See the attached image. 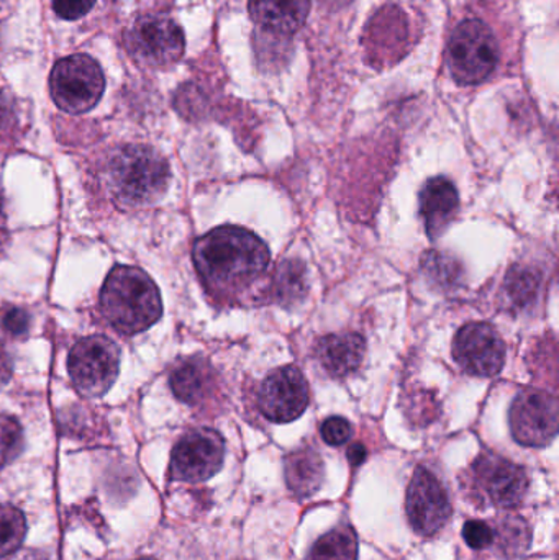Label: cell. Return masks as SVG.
I'll return each mask as SVG.
<instances>
[{"label": "cell", "instance_id": "cell-1", "mask_svg": "<svg viewBox=\"0 0 559 560\" xmlns=\"http://www.w3.org/2000/svg\"><path fill=\"white\" fill-rule=\"evenodd\" d=\"M194 265L207 289L232 292L248 285L268 268V246L242 226H220L197 240Z\"/></svg>", "mask_w": 559, "mask_h": 560}, {"label": "cell", "instance_id": "cell-2", "mask_svg": "<svg viewBox=\"0 0 559 560\" xmlns=\"http://www.w3.org/2000/svg\"><path fill=\"white\" fill-rule=\"evenodd\" d=\"M101 310L107 322L124 335L147 331L163 315L160 290L147 272L117 266L105 279Z\"/></svg>", "mask_w": 559, "mask_h": 560}, {"label": "cell", "instance_id": "cell-3", "mask_svg": "<svg viewBox=\"0 0 559 560\" xmlns=\"http://www.w3.org/2000/svg\"><path fill=\"white\" fill-rule=\"evenodd\" d=\"M167 161L144 144H127L108 158L105 184L121 207H144L156 202L170 186Z\"/></svg>", "mask_w": 559, "mask_h": 560}, {"label": "cell", "instance_id": "cell-4", "mask_svg": "<svg viewBox=\"0 0 559 560\" xmlns=\"http://www.w3.org/2000/svg\"><path fill=\"white\" fill-rule=\"evenodd\" d=\"M469 497L482 509H517L528 490L524 467L494 453H485L473 463L466 479Z\"/></svg>", "mask_w": 559, "mask_h": 560}, {"label": "cell", "instance_id": "cell-5", "mask_svg": "<svg viewBox=\"0 0 559 560\" xmlns=\"http://www.w3.org/2000/svg\"><path fill=\"white\" fill-rule=\"evenodd\" d=\"M499 61L494 33L479 20L459 23L449 43V66L453 78L463 85L481 84Z\"/></svg>", "mask_w": 559, "mask_h": 560}, {"label": "cell", "instance_id": "cell-6", "mask_svg": "<svg viewBox=\"0 0 559 560\" xmlns=\"http://www.w3.org/2000/svg\"><path fill=\"white\" fill-rule=\"evenodd\" d=\"M53 101L61 110L78 115L94 108L105 91L101 66L88 55L59 59L49 75Z\"/></svg>", "mask_w": 559, "mask_h": 560}, {"label": "cell", "instance_id": "cell-7", "mask_svg": "<svg viewBox=\"0 0 559 560\" xmlns=\"http://www.w3.org/2000/svg\"><path fill=\"white\" fill-rule=\"evenodd\" d=\"M124 42L128 55L143 68H167L183 58L186 48L180 26L161 13L138 16L125 32Z\"/></svg>", "mask_w": 559, "mask_h": 560}, {"label": "cell", "instance_id": "cell-8", "mask_svg": "<svg viewBox=\"0 0 559 560\" xmlns=\"http://www.w3.org/2000/svg\"><path fill=\"white\" fill-rule=\"evenodd\" d=\"M118 368L120 352L105 336H88L69 352V377L85 397L104 395L117 381Z\"/></svg>", "mask_w": 559, "mask_h": 560}, {"label": "cell", "instance_id": "cell-9", "mask_svg": "<svg viewBox=\"0 0 559 560\" xmlns=\"http://www.w3.org/2000/svg\"><path fill=\"white\" fill-rule=\"evenodd\" d=\"M225 441L209 428L184 434L171 454L170 476L176 482H206L222 469Z\"/></svg>", "mask_w": 559, "mask_h": 560}, {"label": "cell", "instance_id": "cell-10", "mask_svg": "<svg viewBox=\"0 0 559 560\" xmlns=\"http://www.w3.org/2000/svg\"><path fill=\"white\" fill-rule=\"evenodd\" d=\"M509 423L522 446H548L558 433V400L548 392L525 388L512 404Z\"/></svg>", "mask_w": 559, "mask_h": 560}, {"label": "cell", "instance_id": "cell-11", "mask_svg": "<svg viewBox=\"0 0 559 560\" xmlns=\"http://www.w3.org/2000/svg\"><path fill=\"white\" fill-rule=\"evenodd\" d=\"M406 512L410 526L420 536H435L452 518L449 492L427 467H417L414 472L407 489Z\"/></svg>", "mask_w": 559, "mask_h": 560}, {"label": "cell", "instance_id": "cell-12", "mask_svg": "<svg viewBox=\"0 0 559 560\" xmlns=\"http://www.w3.org/2000/svg\"><path fill=\"white\" fill-rule=\"evenodd\" d=\"M307 381L294 365L276 369L263 381L258 392V407L263 417L272 423H291L302 417L308 407Z\"/></svg>", "mask_w": 559, "mask_h": 560}, {"label": "cell", "instance_id": "cell-13", "mask_svg": "<svg viewBox=\"0 0 559 560\" xmlns=\"http://www.w3.org/2000/svg\"><path fill=\"white\" fill-rule=\"evenodd\" d=\"M453 358L476 377H494L505 364V345L488 323H468L453 339Z\"/></svg>", "mask_w": 559, "mask_h": 560}, {"label": "cell", "instance_id": "cell-14", "mask_svg": "<svg viewBox=\"0 0 559 560\" xmlns=\"http://www.w3.org/2000/svg\"><path fill=\"white\" fill-rule=\"evenodd\" d=\"M419 202L420 217L426 225L427 235L436 240L445 233L458 213V190H456L455 184L446 177H433L423 186Z\"/></svg>", "mask_w": 559, "mask_h": 560}, {"label": "cell", "instance_id": "cell-15", "mask_svg": "<svg viewBox=\"0 0 559 560\" xmlns=\"http://www.w3.org/2000/svg\"><path fill=\"white\" fill-rule=\"evenodd\" d=\"M366 354V341L358 332L327 335L317 342L315 355L330 377L343 378L361 368Z\"/></svg>", "mask_w": 559, "mask_h": 560}, {"label": "cell", "instance_id": "cell-16", "mask_svg": "<svg viewBox=\"0 0 559 560\" xmlns=\"http://www.w3.org/2000/svg\"><path fill=\"white\" fill-rule=\"evenodd\" d=\"M311 0H249V15L271 35L288 36L302 28Z\"/></svg>", "mask_w": 559, "mask_h": 560}, {"label": "cell", "instance_id": "cell-17", "mask_svg": "<svg viewBox=\"0 0 559 560\" xmlns=\"http://www.w3.org/2000/svg\"><path fill=\"white\" fill-rule=\"evenodd\" d=\"M284 477L289 490L305 499L318 492L324 482V463L312 447L294 451L284 459Z\"/></svg>", "mask_w": 559, "mask_h": 560}, {"label": "cell", "instance_id": "cell-18", "mask_svg": "<svg viewBox=\"0 0 559 560\" xmlns=\"http://www.w3.org/2000/svg\"><path fill=\"white\" fill-rule=\"evenodd\" d=\"M170 384L173 394L184 404H200L212 392V368L206 359H186L171 372Z\"/></svg>", "mask_w": 559, "mask_h": 560}, {"label": "cell", "instance_id": "cell-19", "mask_svg": "<svg viewBox=\"0 0 559 560\" xmlns=\"http://www.w3.org/2000/svg\"><path fill=\"white\" fill-rule=\"evenodd\" d=\"M492 529H494L492 546H496L504 558H519L531 548V526L521 516L509 515V513L508 515H501Z\"/></svg>", "mask_w": 559, "mask_h": 560}, {"label": "cell", "instance_id": "cell-20", "mask_svg": "<svg viewBox=\"0 0 559 560\" xmlns=\"http://www.w3.org/2000/svg\"><path fill=\"white\" fill-rule=\"evenodd\" d=\"M305 560H358L357 533L351 526H337L317 539Z\"/></svg>", "mask_w": 559, "mask_h": 560}, {"label": "cell", "instance_id": "cell-21", "mask_svg": "<svg viewBox=\"0 0 559 560\" xmlns=\"http://www.w3.org/2000/svg\"><path fill=\"white\" fill-rule=\"evenodd\" d=\"M422 271L429 282L442 292L458 289L465 276V269L458 259L440 252L426 253L422 258Z\"/></svg>", "mask_w": 559, "mask_h": 560}, {"label": "cell", "instance_id": "cell-22", "mask_svg": "<svg viewBox=\"0 0 559 560\" xmlns=\"http://www.w3.org/2000/svg\"><path fill=\"white\" fill-rule=\"evenodd\" d=\"M26 535L25 515L15 506H0V558L12 555Z\"/></svg>", "mask_w": 559, "mask_h": 560}, {"label": "cell", "instance_id": "cell-23", "mask_svg": "<svg viewBox=\"0 0 559 560\" xmlns=\"http://www.w3.org/2000/svg\"><path fill=\"white\" fill-rule=\"evenodd\" d=\"M305 268L301 261H286L275 278V295L281 303H291L305 293Z\"/></svg>", "mask_w": 559, "mask_h": 560}, {"label": "cell", "instance_id": "cell-24", "mask_svg": "<svg viewBox=\"0 0 559 560\" xmlns=\"http://www.w3.org/2000/svg\"><path fill=\"white\" fill-rule=\"evenodd\" d=\"M538 285H540V278H538L537 272L532 271V269L515 268L505 278L504 287L508 290V299L515 306L522 308V306H527L528 303L534 302Z\"/></svg>", "mask_w": 559, "mask_h": 560}, {"label": "cell", "instance_id": "cell-25", "mask_svg": "<svg viewBox=\"0 0 559 560\" xmlns=\"http://www.w3.org/2000/svg\"><path fill=\"white\" fill-rule=\"evenodd\" d=\"M23 430L15 418L0 415V467L15 460L23 451Z\"/></svg>", "mask_w": 559, "mask_h": 560}, {"label": "cell", "instance_id": "cell-26", "mask_svg": "<svg viewBox=\"0 0 559 560\" xmlns=\"http://www.w3.org/2000/svg\"><path fill=\"white\" fill-rule=\"evenodd\" d=\"M321 434L328 446H343L353 436V427L347 418L330 417L322 423Z\"/></svg>", "mask_w": 559, "mask_h": 560}, {"label": "cell", "instance_id": "cell-27", "mask_svg": "<svg viewBox=\"0 0 559 560\" xmlns=\"http://www.w3.org/2000/svg\"><path fill=\"white\" fill-rule=\"evenodd\" d=\"M463 538H465L469 548L475 549V551H482V549L491 548L492 542H494V529L486 522L471 520L463 526Z\"/></svg>", "mask_w": 559, "mask_h": 560}, {"label": "cell", "instance_id": "cell-28", "mask_svg": "<svg viewBox=\"0 0 559 560\" xmlns=\"http://www.w3.org/2000/svg\"><path fill=\"white\" fill-rule=\"evenodd\" d=\"M0 326L12 336L26 335L30 328V315L22 306L7 305L0 308Z\"/></svg>", "mask_w": 559, "mask_h": 560}, {"label": "cell", "instance_id": "cell-29", "mask_svg": "<svg viewBox=\"0 0 559 560\" xmlns=\"http://www.w3.org/2000/svg\"><path fill=\"white\" fill-rule=\"evenodd\" d=\"M95 0H53V10L59 19L78 20L88 15Z\"/></svg>", "mask_w": 559, "mask_h": 560}, {"label": "cell", "instance_id": "cell-30", "mask_svg": "<svg viewBox=\"0 0 559 560\" xmlns=\"http://www.w3.org/2000/svg\"><path fill=\"white\" fill-rule=\"evenodd\" d=\"M15 125V105H13L12 98L0 92V143L12 137Z\"/></svg>", "mask_w": 559, "mask_h": 560}, {"label": "cell", "instance_id": "cell-31", "mask_svg": "<svg viewBox=\"0 0 559 560\" xmlns=\"http://www.w3.org/2000/svg\"><path fill=\"white\" fill-rule=\"evenodd\" d=\"M12 377V361L10 355L7 354L5 348L0 342V385L7 384Z\"/></svg>", "mask_w": 559, "mask_h": 560}, {"label": "cell", "instance_id": "cell-32", "mask_svg": "<svg viewBox=\"0 0 559 560\" xmlns=\"http://www.w3.org/2000/svg\"><path fill=\"white\" fill-rule=\"evenodd\" d=\"M12 560H58L51 552L42 551V549H26L20 551Z\"/></svg>", "mask_w": 559, "mask_h": 560}, {"label": "cell", "instance_id": "cell-33", "mask_svg": "<svg viewBox=\"0 0 559 560\" xmlns=\"http://www.w3.org/2000/svg\"><path fill=\"white\" fill-rule=\"evenodd\" d=\"M348 460H350L353 466H360L363 464V460L366 459V447L363 444L357 443L348 450Z\"/></svg>", "mask_w": 559, "mask_h": 560}, {"label": "cell", "instance_id": "cell-34", "mask_svg": "<svg viewBox=\"0 0 559 560\" xmlns=\"http://www.w3.org/2000/svg\"><path fill=\"white\" fill-rule=\"evenodd\" d=\"M138 560H156V559H138Z\"/></svg>", "mask_w": 559, "mask_h": 560}]
</instances>
